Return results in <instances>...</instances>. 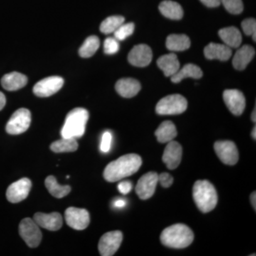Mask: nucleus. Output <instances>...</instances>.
Returning <instances> with one entry per match:
<instances>
[{
  "label": "nucleus",
  "instance_id": "nucleus-1",
  "mask_svg": "<svg viewBox=\"0 0 256 256\" xmlns=\"http://www.w3.org/2000/svg\"><path fill=\"white\" fill-rule=\"evenodd\" d=\"M140 156L128 154L111 162L104 170V176L106 181L114 182L137 172L142 165Z\"/></svg>",
  "mask_w": 256,
  "mask_h": 256
},
{
  "label": "nucleus",
  "instance_id": "nucleus-2",
  "mask_svg": "<svg viewBox=\"0 0 256 256\" xmlns=\"http://www.w3.org/2000/svg\"><path fill=\"white\" fill-rule=\"evenodd\" d=\"M194 238L193 232L182 224H174L162 232L160 240L165 246L172 248H184L191 245Z\"/></svg>",
  "mask_w": 256,
  "mask_h": 256
},
{
  "label": "nucleus",
  "instance_id": "nucleus-3",
  "mask_svg": "<svg viewBox=\"0 0 256 256\" xmlns=\"http://www.w3.org/2000/svg\"><path fill=\"white\" fill-rule=\"evenodd\" d=\"M193 198L198 210L208 213L214 210L218 195L214 185L207 180H198L193 186Z\"/></svg>",
  "mask_w": 256,
  "mask_h": 256
},
{
  "label": "nucleus",
  "instance_id": "nucleus-4",
  "mask_svg": "<svg viewBox=\"0 0 256 256\" xmlns=\"http://www.w3.org/2000/svg\"><path fill=\"white\" fill-rule=\"evenodd\" d=\"M89 114L86 109L76 108L70 110L66 118L60 134L64 138H82L86 131Z\"/></svg>",
  "mask_w": 256,
  "mask_h": 256
},
{
  "label": "nucleus",
  "instance_id": "nucleus-5",
  "mask_svg": "<svg viewBox=\"0 0 256 256\" xmlns=\"http://www.w3.org/2000/svg\"><path fill=\"white\" fill-rule=\"evenodd\" d=\"M188 100L180 94H172L163 98L156 106V112L160 116L183 114L188 108Z\"/></svg>",
  "mask_w": 256,
  "mask_h": 256
},
{
  "label": "nucleus",
  "instance_id": "nucleus-6",
  "mask_svg": "<svg viewBox=\"0 0 256 256\" xmlns=\"http://www.w3.org/2000/svg\"><path fill=\"white\" fill-rule=\"evenodd\" d=\"M18 232L28 246L36 248L42 242V234L40 226L30 218H24L20 224Z\"/></svg>",
  "mask_w": 256,
  "mask_h": 256
},
{
  "label": "nucleus",
  "instance_id": "nucleus-7",
  "mask_svg": "<svg viewBox=\"0 0 256 256\" xmlns=\"http://www.w3.org/2000/svg\"><path fill=\"white\" fill-rule=\"evenodd\" d=\"M31 120V112L28 109H18L6 124V132L10 134H20L26 132L30 128Z\"/></svg>",
  "mask_w": 256,
  "mask_h": 256
},
{
  "label": "nucleus",
  "instance_id": "nucleus-8",
  "mask_svg": "<svg viewBox=\"0 0 256 256\" xmlns=\"http://www.w3.org/2000/svg\"><path fill=\"white\" fill-rule=\"evenodd\" d=\"M122 232L120 230L108 232L104 234L100 239L98 244V250L102 256H114L122 244Z\"/></svg>",
  "mask_w": 256,
  "mask_h": 256
},
{
  "label": "nucleus",
  "instance_id": "nucleus-9",
  "mask_svg": "<svg viewBox=\"0 0 256 256\" xmlns=\"http://www.w3.org/2000/svg\"><path fill=\"white\" fill-rule=\"evenodd\" d=\"M64 84V78L60 76H50L40 80L34 86L33 92L38 97L46 98L58 92Z\"/></svg>",
  "mask_w": 256,
  "mask_h": 256
},
{
  "label": "nucleus",
  "instance_id": "nucleus-10",
  "mask_svg": "<svg viewBox=\"0 0 256 256\" xmlns=\"http://www.w3.org/2000/svg\"><path fill=\"white\" fill-rule=\"evenodd\" d=\"M65 218L68 226L76 230H84L90 224V215L84 208L69 207L66 210Z\"/></svg>",
  "mask_w": 256,
  "mask_h": 256
},
{
  "label": "nucleus",
  "instance_id": "nucleus-11",
  "mask_svg": "<svg viewBox=\"0 0 256 256\" xmlns=\"http://www.w3.org/2000/svg\"><path fill=\"white\" fill-rule=\"evenodd\" d=\"M214 150L217 156L224 164L234 165L238 162V149L232 141H217L214 144Z\"/></svg>",
  "mask_w": 256,
  "mask_h": 256
},
{
  "label": "nucleus",
  "instance_id": "nucleus-12",
  "mask_svg": "<svg viewBox=\"0 0 256 256\" xmlns=\"http://www.w3.org/2000/svg\"><path fill=\"white\" fill-rule=\"evenodd\" d=\"M158 183V173L150 172L143 175L136 185V192L138 196L142 200L151 198L156 192Z\"/></svg>",
  "mask_w": 256,
  "mask_h": 256
},
{
  "label": "nucleus",
  "instance_id": "nucleus-13",
  "mask_svg": "<svg viewBox=\"0 0 256 256\" xmlns=\"http://www.w3.org/2000/svg\"><path fill=\"white\" fill-rule=\"evenodd\" d=\"M32 182L28 178H22L12 184L6 190V196L11 203H18L28 196Z\"/></svg>",
  "mask_w": 256,
  "mask_h": 256
},
{
  "label": "nucleus",
  "instance_id": "nucleus-14",
  "mask_svg": "<svg viewBox=\"0 0 256 256\" xmlns=\"http://www.w3.org/2000/svg\"><path fill=\"white\" fill-rule=\"evenodd\" d=\"M223 98L228 110L234 116H239L244 112L246 108V98L242 92L236 89H228L224 90Z\"/></svg>",
  "mask_w": 256,
  "mask_h": 256
},
{
  "label": "nucleus",
  "instance_id": "nucleus-15",
  "mask_svg": "<svg viewBox=\"0 0 256 256\" xmlns=\"http://www.w3.org/2000/svg\"><path fill=\"white\" fill-rule=\"evenodd\" d=\"M128 58L130 64L134 66H148L152 60V52L148 45H137L130 52Z\"/></svg>",
  "mask_w": 256,
  "mask_h": 256
},
{
  "label": "nucleus",
  "instance_id": "nucleus-16",
  "mask_svg": "<svg viewBox=\"0 0 256 256\" xmlns=\"http://www.w3.org/2000/svg\"><path fill=\"white\" fill-rule=\"evenodd\" d=\"M182 158V148L180 143L172 140L165 148L162 156L164 162L168 169L174 170L180 164Z\"/></svg>",
  "mask_w": 256,
  "mask_h": 256
},
{
  "label": "nucleus",
  "instance_id": "nucleus-17",
  "mask_svg": "<svg viewBox=\"0 0 256 256\" xmlns=\"http://www.w3.org/2000/svg\"><path fill=\"white\" fill-rule=\"evenodd\" d=\"M34 220L42 228L52 232L60 230L63 225V218L60 213L44 214L38 212L34 216Z\"/></svg>",
  "mask_w": 256,
  "mask_h": 256
},
{
  "label": "nucleus",
  "instance_id": "nucleus-18",
  "mask_svg": "<svg viewBox=\"0 0 256 256\" xmlns=\"http://www.w3.org/2000/svg\"><path fill=\"white\" fill-rule=\"evenodd\" d=\"M204 55L208 60L226 62L232 56V50L225 44L210 43L204 48Z\"/></svg>",
  "mask_w": 256,
  "mask_h": 256
},
{
  "label": "nucleus",
  "instance_id": "nucleus-19",
  "mask_svg": "<svg viewBox=\"0 0 256 256\" xmlns=\"http://www.w3.org/2000/svg\"><path fill=\"white\" fill-rule=\"evenodd\" d=\"M116 90L122 97L130 98L140 92L141 90V85L136 79L122 78L116 82Z\"/></svg>",
  "mask_w": 256,
  "mask_h": 256
},
{
  "label": "nucleus",
  "instance_id": "nucleus-20",
  "mask_svg": "<svg viewBox=\"0 0 256 256\" xmlns=\"http://www.w3.org/2000/svg\"><path fill=\"white\" fill-rule=\"evenodd\" d=\"M256 54L254 47L250 45H244L237 50L233 58L234 68L238 70H244L252 62Z\"/></svg>",
  "mask_w": 256,
  "mask_h": 256
},
{
  "label": "nucleus",
  "instance_id": "nucleus-21",
  "mask_svg": "<svg viewBox=\"0 0 256 256\" xmlns=\"http://www.w3.org/2000/svg\"><path fill=\"white\" fill-rule=\"evenodd\" d=\"M28 79L26 76L18 72H12L5 74L1 80V84L5 90L14 92L22 88L28 84Z\"/></svg>",
  "mask_w": 256,
  "mask_h": 256
},
{
  "label": "nucleus",
  "instance_id": "nucleus-22",
  "mask_svg": "<svg viewBox=\"0 0 256 256\" xmlns=\"http://www.w3.org/2000/svg\"><path fill=\"white\" fill-rule=\"evenodd\" d=\"M156 64L166 77H171L174 75L178 72L180 67L178 56L173 53L162 56L158 58Z\"/></svg>",
  "mask_w": 256,
  "mask_h": 256
},
{
  "label": "nucleus",
  "instance_id": "nucleus-23",
  "mask_svg": "<svg viewBox=\"0 0 256 256\" xmlns=\"http://www.w3.org/2000/svg\"><path fill=\"white\" fill-rule=\"evenodd\" d=\"M220 40L224 44L230 48H238L242 43V35L238 28L235 26H229L222 28L218 32Z\"/></svg>",
  "mask_w": 256,
  "mask_h": 256
},
{
  "label": "nucleus",
  "instance_id": "nucleus-24",
  "mask_svg": "<svg viewBox=\"0 0 256 256\" xmlns=\"http://www.w3.org/2000/svg\"><path fill=\"white\" fill-rule=\"evenodd\" d=\"M202 76L203 72L200 67L193 64H188L182 68L178 69L176 74L172 76L171 80L174 84H178L184 78L198 79Z\"/></svg>",
  "mask_w": 256,
  "mask_h": 256
},
{
  "label": "nucleus",
  "instance_id": "nucleus-25",
  "mask_svg": "<svg viewBox=\"0 0 256 256\" xmlns=\"http://www.w3.org/2000/svg\"><path fill=\"white\" fill-rule=\"evenodd\" d=\"M159 10L163 16L170 20H180L184 16V11L181 5L171 0L162 2L160 4Z\"/></svg>",
  "mask_w": 256,
  "mask_h": 256
},
{
  "label": "nucleus",
  "instance_id": "nucleus-26",
  "mask_svg": "<svg viewBox=\"0 0 256 256\" xmlns=\"http://www.w3.org/2000/svg\"><path fill=\"white\" fill-rule=\"evenodd\" d=\"M178 136V130L172 121L166 120L162 122L156 131V136L160 143L169 142Z\"/></svg>",
  "mask_w": 256,
  "mask_h": 256
},
{
  "label": "nucleus",
  "instance_id": "nucleus-27",
  "mask_svg": "<svg viewBox=\"0 0 256 256\" xmlns=\"http://www.w3.org/2000/svg\"><path fill=\"white\" fill-rule=\"evenodd\" d=\"M191 46V41L185 34H171L168 36L166 46L172 52H183Z\"/></svg>",
  "mask_w": 256,
  "mask_h": 256
},
{
  "label": "nucleus",
  "instance_id": "nucleus-28",
  "mask_svg": "<svg viewBox=\"0 0 256 256\" xmlns=\"http://www.w3.org/2000/svg\"><path fill=\"white\" fill-rule=\"evenodd\" d=\"M45 185L50 194L56 198H60L67 196L70 192L68 185H60L54 176H48L45 180Z\"/></svg>",
  "mask_w": 256,
  "mask_h": 256
},
{
  "label": "nucleus",
  "instance_id": "nucleus-29",
  "mask_svg": "<svg viewBox=\"0 0 256 256\" xmlns=\"http://www.w3.org/2000/svg\"><path fill=\"white\" fill-rule=\"evenodd\" d=\"M50 150L56 153L73 152L78 150V144L75 138H64L50 144Z\"/></svg>",
  "mask_w": 256,
  "mask_h": 256
},
{
  "label": "nucleus",
  "instance_id": "nucleus-30",
  "mask_svg": "<svg viewBox=\"0 0 256 256\" xmlns=\"http://www.w3.org/2000/svg\"><path fill=\"white\" fill-rule=\"evenodd\" d=\"M100 47V40L96 36L88 37L79 48L78 53L82 58H90L95 54Z\"/></svg>",
  "mask_w": 256,
  "mask_h": 256
},
{
  "label": "nucleus",
  "instance_id": "nucleus-31",
  "mask_svg": "<svg viewBox=\"0 0 256 256\" xmlns=\"http://www.w3.org/2000/svg\"><path fill=\"white\" fill-rule=\"evenodd\" d=\"M124 22V16H111L106 18L100 26V30L102 33L106 34L114 33Z\"/></svg>",
  "mask_w": 256,
  "mask_h": 256
},
{
  "label": "nucleus",
  "instance_id": "nucleus-32",
  "mask_svg": "<svg viewBox=\"0 0 256 256\" xmlns=\"http://www.w3.org/2000/svg\"><path fill=\"white\" fill-rule=\"evenodd\" d=\"M134 30V24L133 23L122 24L116 32H114V38L118 41H124L128 36L132 34Z\"/></svg>",
  "mask_w": 256,
  "mask_h": 256
},
{
  "label": "nucleus",
  "instance_id": "nucleus-33",
  "mask_svg": "<svg viewBox=\"0 0 256 256\" xmlns=\"http://www.w3.org/2000/svg\"><path fill=\"white\" fill-rule=\"evenodd\" d=\"M225 9L230 14H239L244 10L242 0H220Z\"/></svg>",
  "mask_w": 256,
  "mask_h": 256
},
{
  "label": "nucleus",
  "instance_id": "nucleus-34",
  "mask_svg": "<svg viewBox=\"0 0 256 256\" xmlns=\"http://www.w3.org/2000/svg\"><path fill=\"white\" fill-rule=\"evenodd\" d=\"M244 33L247 36H252V40L256 41V20L255 18H246L242 22Z\"/></svg>",
  "mask_w": 256,
  "mask_h": 256
},
{
  "label": "nucleus",
  "instance_id": "nucleus-35",
  "mask_svg": "<svg viewBox=\"0 0 256 256\" xmlns=\"http://www.w3.org/2000/svg\"><path fill=\"white\" fill-rule=\"evenodd\" d=\"M120 45L116 38L108 37L104 42V52L106 54H114L118 52Z\"/></svg>",
  "mask_w": 256,
  "mask_h": 256
},
{
  "label": "nucleus",
  "instance_id": "nucleus-36",
  "mask_svg": "<svg viewBox=\"0 0 256 256\" xmlns=\"http://www.w3.org/2000/svg\"><path fill=\"white\" fill-rule=\"evenodd\" d=\"M112 136L110 131H106L101 138L100 149L102 152L107 153L110 150Z\"/></svg>",
  "mask_w": 256,
  "mask_h": 256
},
{
  "label": "nucleus",
  "instance_id": "nucleus-37",
  "mask_svg": "<svg viewBox=\"0 0 256 256\" xmlns=\"http://www.w3.org/2000/svg\"><path fill=\"white\" fill-rule=\"evenodd\" d=\"M158 182L163 188H168L172 185L174 178L168 173H162V174H158Z\"/></svg>",
  "mask_w": 256,
  "mask_h": 256
},
{
  "label": "nucleus",
  "instance_id": "nucleus-38",
  "mask_svg": "<svg viewBox=\"0 0 256 256\" xmlns=\"http://www.w3.org/2000/svg\"><path fill=\"white\" fill-rule=\"evenodd\" d=\"M119 192H120L122 194L126 195L128 193L130 192L132 188V184L129 181H124L121 182L118 186Z\"/></svg>",
  "mask_w": 256,
  "mask_h": 256
},
{
  "label": "nucleus",
  "instance_id": "nucleus-39",
  "mask_svg": "<svg viewBox=\"0 0 256 256\" xmlns=\"http://www.w3.org/2000/svg\"><path fill=\"white\" fill-rule=\"evenodd\" d=\"M200 1L205 6L210 8H217L220 4V0H200Z\"/></svg>",
  "mask_w": 256,
  "mask_h": 256
},
{
  "label": "nucleus",
  "instance_id": "nucleus-40",
  "mask_svg": "<svg viewBox=\"0 0 256 256\" xmlns=\"http://www.w3.org/2000/svg\"><path fill=\"white\" fill-rule=\"evenodd\" d=\"M114 205L116 208H124L126 206V202L122 200V198H118V200H116L114 202Z\"/></svg>",
  "mask_w": 256,
  "mask_h": 256
},
{
  "label": "nucleus",
  "instance_id": "nucleus-41",
  "mask_svg": "<svg viewBox=\"0 0 256 256\" xmlns=\"http://www.w3.org/2000/svg\"><path fill=\"white\" fill-rule=\"evenodd\" d=\"M6 105V97L3 92H0V110H2Z\"/></svg>",
  "mask_w": 256,
  "mask_h": 256
},
{
  "label": "nucleus",
  "instance_id": "nucleus-42",
  "mask_svg": "<svg viewBox=\"0 0 256 256\" xmlns=\"http://www.w3.org/2000/svg\"><path fill=\"white\" fill-rule=\"evenodd\" d=\"M250 202H252V206L254 207V210H256V192H252L250 195Z\"/></svg>",
  "mask_w": 256,
  "mask_h": 256
},
{
  "label": "nucleus",
  "instance_id": "nucleus-43",
  "mask_svg": "<svg viewBox=\"0 0 256 256\" xmlns=\"http://www.w3.org/2000/svg\"><path fill=\"white\" fill-rule=\"evenodd\" d=\"M252 122H256V108L254 109V110L252 111Z\"/></svg>",
  "mask_w": 256,
  "mask_h": 256
},
{
  "label": "nucleus",
  "instance_id": "nucleus-44",
  "mask_svg": "<svg viewBox=\"0 0 256 256\" xmlns=\"http://www.w3.org/2000/svg\"><path fill=\"white\" fill-rule=\"evenodd\" d=\"M252 137L256 140V127H254V130H252Z\"/></svg>",
  "mask_w": 256,
  "mask_h": 256
}]
</instances>
